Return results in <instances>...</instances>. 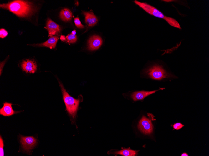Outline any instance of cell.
Here are the masks:
<instances>
[{
	"instance_id": "ffe728a7",
	"label": "cell",
	"mask_w": 209,
	"mask_h": 156,
	"mask_svg": "<svg viewBox=\"0 0 209 156\" xmlns=\"http://www.w3.org/2000/svg\"><path fill=\"white\" fill-rule=\"evenodd\" d=\"M183 126L184 125L180 123H177L174 124L173 127L175 129L179 130L182 128Z\"/></svg>"
},
{
	"instance_id": "5b68a950",
	"label": "cell",
	"mask_w": 209,
	"mask_h": 156,
	"mask_svg": "<svg viewBox=\"0 0 209 156\" xmlns=\"http://www.w3.org/2000/svg\"><path fill=\"white\" fill-rule=\"evenodd\" d=\"M138 127L139 130L145 134H150L153 131L151 121L145 116H143L139 121Z\"/></svg>"
},
{
	"instance_id": "9a60e30c",
	"label": "cell",
	"mask_w": 209,
	"mask_h": 156,
	"mask_svg": "<svg viewBox=\"0 0 209 156\" xmlns=\"http://www.w3.org/2000/svg\"><path fill=\"white\" fill-rule=\"evenodd\" d=\"M137 153V151L132 150L129 148L124 149L120 151L115 152L114 153L123 156H134Z\"/></svg>"
},
{
	"instance_id": "277c9868",
	"label": "cell",
	"mask_w": 209,
	"mask_h": 156,
	"mask_svg": "<svg viewBox=\"0 0 209 156\" xmlns=\"http://www.w3.org/2000/svg\"><path fill=\"white\" fill-rule=\"evenodd\" d=\"M146 73L151 78L155 80H160L171 76L161 66L157 65L149 68L146 71Z\"/></svg>"
},
{
	"instance_id": "44dd1931",
	"label": "cell",
	"mask_w": 209,
	"mask_h": 156,
	"mask_svg": "<svg viewBox=\"0 0 209 156\" xmlns=\"http://www.w3.org/2000/svg\"><path fill=\"white\" fill-rule=\"evenodd\" d=\"M60 39L62 40H65L66 38H65L64 36L62 35L60 37Z\"/></svg>"
},
{
	"instance_id": "52a82bcc",
	"label": "cell",
	"mask_w": 209,
	"mask_h": 156,
	"mask_svg": "<svg viewBox=\"0 0 209 156\" xmlns=\"http://www.w3.org/2000/svg\"><path fill=\"white\" fill-rule=\"evenodd\" d=\"M102 44L101 38L98 35H94L89 39L88 41V49L93 51L98 49Z\"/></svg>"
},
{
	"instance_id": "7c38bea8",
	"label": "cell",
	"mask_w": 209,
	"mask_h": 156,
	"mask_svg": "<svg viewBox=\"0 0 209 156\" xmlns=\"http://www.w3.org/2000/svg\"><path fill=\"white\" fill-rule=\"evenodd\" d=\"M158 90L152 91H139L133 92L131 95V98L134 101L142 100L148 95L155 93Z\"/></svg>"
},
{
	"instance_id": "6da1fadb",
	"label": "cell",
	"mask_w": 209,
	"mask_h": 156,
	"mask_svg": "<svg viewBox=\"0 0 209 156\" xmlns=\"http://www.w3.org/2000/svg\"><path fill=\"white\" fill-rule=\"evenodd\" d=\"M1 8L9 10L18 16L21 17H29L34 13L36 8L30 2L16 0L6 3L0 4Z\"/></svg>"
},
{
	"instance_id": "e0dca14e",
	"label": "cell",
	"mask_w": 209,
	"mask_h": 156,
	"mask_svg": "<svg viewBox=\"0 0 209 156\" xmlns=\"http://www.w3.org/2000/svg\"><path fill=\"white\" fill-rule=\"evenodd\" d=\"M74 22L76 27L79 28H83L84 26L81 23L79 18L78 17L74 19Z\"/></svg>"
},
{
	"instance_id": "603a6c76",
	"label": "cell",
	"mask_w": 209,
	"mask_h": 156,
	"mask_svg": "<svg viewBox=\"0 0 209 156\" xmlns=\"http://www.w3.org/2000/svg\"><path fill=\"white\" fill-rule=\"evenodd\" d=\"M76 31L75 30H74L71 32V34L73 35H75Z\"/></svg>"
},
{
	"instance_id": "ba28073f",
	"label": "cell",
	"mask_w": 209,
	"mask_h": 156,
	"mask_svg": "<svg viewBox=\"0 0 209 156\" xmlns=\"http://www.w3.org/2000/svg\"><path fill=\"white\" fill-rule=\"evenodd\" d=\"M22 69L26 73H34L37 69V65L35 62L29 59L23 60L21 64Z\"/></svg>"
},
{
	"instance_id": "8992f818",
	"label": "cell",
	"mask_w": 209,
	"mask_h": 156,
	"mask_svg": "<svg viewBox=\"0 0 209 156\" xmlns=\"http://www.w3.org/2000/svg\"><path fill=\"white\" fill-rule=\"evenodd\" d=\"M20 142L23 149L29 152L36 144L37 139L33 136H20Z\"/></svg>"
},
{
	"instance_id": "30bf717a",
	"label": "cell",
	"mask_w": 209,
	"mask_h": 156,
	"mask_svg": "<svg viewBox=\"0 0 209 156\" xmlns=\"http://www.w3.org/2000/svg\"><path fill=\"white\" fill-rule=\"evenodd\" d=\"M82 12L85 16V22L89 26H93L97 24L98 19L93 12L83 11Z\"/></svg>"
},
{
	"instance_id": "5bb4252c",
	"label": "cell",
	"mask_w": 209,
	"mask_h": 156,
	"mask_svg": "<svg viewBox=\"0 0 209 156\" xmlns=\"http://www.w3.org/2000/svg\"><path fill=\"white\" fill-rule=\"evenodd\" d=\"M59 16L63 21H68L71 19L72 14L71 12L69 9L65 8L61 11Z\"/></svg>"
},
{
	"instance_id": "2e32d148",
	"label": "cell",
	"mask_w": 209,
	"mask_h": 156,
	"mask_svg": "<svg viewBox=\"0 0 209 156\" xmlns=\"http://www.w3.org/2000/svg\"><path fill=\"white\" fill-rule=\"evenodd\" d=\"M77 40L76 36L71 34L68 35L66 37L65 40L69 43H73L75 42Z\"/></svg>"
},
{
	"instance_id": "9c48e42d",
	"label": "cell",
	"mask_w": 209,
	"mask_h": 156,
	"mask_svg": "<svg viewBox=\"0 0 209 156\" xmlns=\"http://www.w3.org/2000/svg\"><path fill=\"white\" fill-rule=\"evenodd\" d=\"M46 28L48 31L49 35L50 37L58 35L61 31L59 26L49 18H48L47 20Z\"/></svg>"
},
{
	"instance_id": "ac0fdd59",
	"label": "cell",
	"mask_w": 209,
	"mask_h": 156,
	"mask_svg": "<svg viewBox=\"0 0 209 156\" xmlns=\"http://www.w3.org/2000/svg\"><path fill=\"white\" fill-rule=\"evenodd\" d=\"M4 143L3 140L0 136V156H4L3 150Z\"/></svg>"
},
{
	"instance_id": "7a4b0ae2",
	"label": "cell",
	"mask_w": 209,
	"mask_h": 156,
	"mask_svg": "<svg viewBox=\"0 0 209 156\" xmlns=\"http://www.w3.org/2000/svg\"><path fill=\"white\" fill-rule=\"evenodd\" d=\"M134 2L148 14L165 20L170 25L174 27L181 29L180 25L176 20L165 16L160 11L153 6L137 0L134 1Z\"/></svg>"
},
{
	"instance_id": "7402d4cb",
	"label": "cell",
	"mask_w": 209,
	"mask_h": 156,
	"mask_svg": "<svg viewBox=\"0 0 209 156\" xmlns=\"http://www.w3.org/2000/svg\"><path fill=\"white\" fill-rule=\"evenodd\" d=\"M181 156H188V154L186 153H184L181 155Z\"/></svg>"
},
{
	"instance_id": "3957f363",
	"label": "cell",
	"mask_w": 209,
	"mask_h": 156,
	"mask_svg": "<svg viewBox=\"0 0 209 156\" xmlns=\"http://www.w3.org/2000/svg\"><path fill=\"white\" fill-rule=\"evenodd\" d=\"M63 96V98L67 110L70 116L74 119L76 116L80 99H75L72 97L66 92L62 84L59 82Z\"/></svg>"
},
{
	"instance_id": "d6986e66",
	"label": "cell",
	"mask_w": 209,
	"mask_h": 156,
	"mask_svg": "<svg viewBox=\"0 0 209 156\" xmlns=\"http://www.w3.org/2000/svg\"><path fill=\"white\" fill-rule=\"evenodd\" d=\"M7 31L4 29L2 28L0 30V37L3 38L6 37L8 35Z\"/></svg>"
},
{
	"instance_id": "4fadbf2b",
	"label": "cell",
	"mask_w": 209,
	"mask_h": 156,
	"mask_svg": "<svg viewBox=\"0 0 209 156\" xmlns=\"http://www.w3.org/2000/svg\"><path fill=\"white\" fill-rule=\"evenodd\" d=\"M12 104L10 103L5 102L3 106L0 109V114L5 116H10L15 113L20 112L16 111L12 108Z\"/></svg>"
},
{
	"instance_id": "8fae6325",
	"label": "cell",
	"mask_w": 209,
	"mask_h": 156,
	"mask_svg": "<svg viewBox=\"0 0 209 156\" xmlns=\"http://www.w3.org/2000/svg\"><path fill=\"white\" fill-rule=\"evenodd\" d=\"M59 39L58 36H53L50 37L48 40L40 44H33L32 45L39 47H46L51 49L54 48L56 46Z\"/></svg>"
}]
</instances>
